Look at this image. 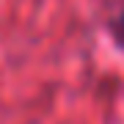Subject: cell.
<instances>
[{"label": "cell", "instance_id": "1", "mask_svg": "<svg viewBox=\"0 0 124 124\" xmlns=\"http://www.w3.org/2000/svg\"><path fill=\"white\" fill-rule=\"evenodd\" d=\"M121 33H124V19H121Z\"/></svg>", "mask_w": 124, "mask_h": 124}]
</instances>
